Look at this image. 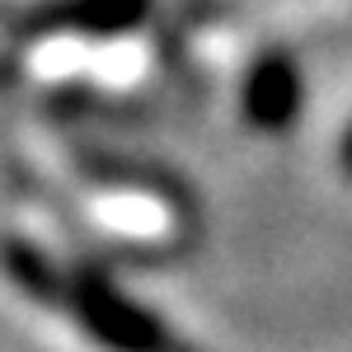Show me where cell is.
<instances>
[{"label":"cell","instance_id":"4","mask_svg":"<svg viewBox=\"0 0 352 352\" xmlns=\"http://www.w3.org/2000/svg\"><path fill=\"white\" fill-rule=\"evenodd\" d=\"M0 268L10 272V282H14L24 296L43 300V305H61V300H66V282H71V277L56 268L38 244L14 240V235L0 240Z\"/></svg>","mask_w":352,"mask_h":352},{"label":"cell","instance_id":"2","mask_svg":"<svg viewBox=\"0 0 352 352\" xmlns=\"http://www.w3.org/2000/svg\"><path fill=\"white\" fill-rule=\"evenodd\" d=\"M300 104H305V80H300V66L287 52H263L249 66L240 109L258 132H287L300 118Z\"/></svg>","mask_w":352,"mask_h":352},{"label":"cell","instance_id":"5","mask_svg":"<svg viewBox=\"0 0 352 352\" xmlns=\"http://www.w3.org/2000/svg\"><path fill=\"white\" fill-rule=\"evenodd\" d=\"M343 169H348V179H352V127H348V136H343Z\"/></svg>","mask_w":352,"mask_h":352},{"label":"cell","instance_id":"1","mask_svg":"<svg viewBox=\"0 0 352 352\" xmlns=\"http://www.w3.org/2000/svg\"><path fill=\"white\" fill-rule=\"evenodd\" d=\"M80 329L104 343L109 352H188L169 329L160 324V315H151L141 300L122 296L104 272L80 268L66 282V300H61Z\"/></svg>","mask_w":352,"mask_h":352},{"label":"cell","instance_id":"3","mask_svg":"<svg viewBox=\"0 0 352 352\" xmlns=\"http://www.w3.org/2000/svg\"><path fill=\"white\" fill-rule=\"evenodd\" d=\"M151 0H52L33 14V33H85L113 38L146 19Z\"/></svg>","mask_w":352,"mask_h":352}]
</instances>
